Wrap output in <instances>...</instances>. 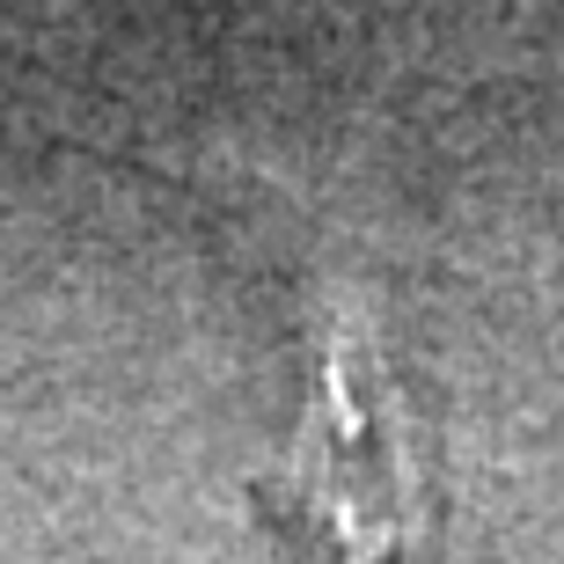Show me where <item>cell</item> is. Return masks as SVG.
<instances>
[{
    "label": "cell",
    "instance_id": "1",
    "mask_svg": "<svg viewBox=\"0 0 564 564\" xmlns=\"http://www.w3.org/2000/svg\"><path fill=\"white\" fill-rule=\"evenodd\" d=\"M272 521L315 564H419L433 528L425 440L389 337L337 308L315 323L308 411L279 469Z\"/></svg>",
    "mask_w": 564,
    "mask_h": 564
}]
</instances>
